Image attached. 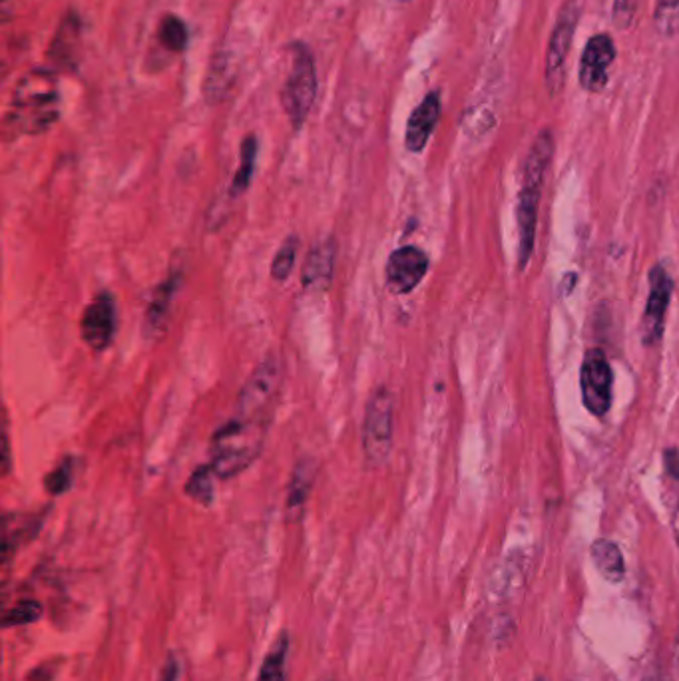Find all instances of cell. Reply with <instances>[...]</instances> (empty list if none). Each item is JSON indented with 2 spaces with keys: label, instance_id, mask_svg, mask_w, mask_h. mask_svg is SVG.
I'll list each match as a JSON object with an SVG mask.
<instances>
[{
  "label": "cell",
  "instance_id": "5b68a950",
  "mask_svg": "<svg viewBox=\"0 0 679 681\" xmlns=\"http://www.w3.org/2000/svg\"><path fill=\"white\" fill-rule=\"evenodd\" d=\"M283 369L277 357L269 355L263 359L237 397V417L249 419V421H261L269 423L271 407L275 403V397L281 387Z\"/></svg>",
  "mask_w": 679,
  "mask_h": 681
},
{
  "label": "cell",
  "instance_id": "cb8c5ba5",
  "mask_svg": "<svg viewBox=\"0 0 679 681\" xmlns=\"http://www.w3.org/2000/svg\"><path fill=\"white\" fill-rule=\"evenodd\" d=\"M297 245H299V241H297L295 235L287 237V239L281 243V247H279V251L275 253V259H273V263H271V277H273L275 281H285V279L289 277V273L293 271L295 257H297Z\"/></svg>",
  "mask_w": 679,
  "mask_h": 681
},
{
  "label": "cell",
  "instance_id": "f546056e",
  "mask_svg": "<svg viewBox=\"0 0 679 681\" xmlns=\"http://www.w3.org/2000/svg\"><path fill=\"white\" fill-rule=\"evenodd\" d=\"M178 674H180V668H178V660L174 656L168 658V662L164 664L162 668V674H160V681H178Z\"/></svg>",
  "mask_w": 679,
  "mask_h": 681
},
{
  "label": "cell",
  "instance_id": "ba28073f",
  "mask_svg": "<svg viewBox=\"0 0 679 681\" xmlns=\"http://www.w3.org/2000/svg\"><path fill=\"white\" fill-rule=\"evenodd\" d=\"M612 367L600 349H592L586 353L582 369H580V389L582 401L586 409L596 415L604 417L612 405Z\"/></svg>",
  "mask_w": 679,
  "mask_h": 681
},
{
  "label": "cell",
  "instance_id": "ffe728a7",
  "mask_svg": "<svg viewBox=\"0 0 679 681\" xmlns=\"http://www.w3.org/2000/svg\"><path fill=\"white\" fill-rule=\"evenodd\" d=\"M289 652V636L281 634L265 656L257 681H285V660Z\"/></svg>",
  "mask_w": 679,
  "mask_h": 681
},
{
  "label": "cell",
  "instance_id": "9c48e42d",
  "mask_svg": "<svg viewBox=\"0 0 679 681\" xmlns=\"http://www.w3.org/2000/svg\"><path fill=\"white\" fill-rule=\"evenodd\" d=\"M118 327V309L112 293H98L80 319V333L92 351H104L112 345Z\"/></svg>",
  "mask_w": 679,
  "mask_h": 681
},
{
  "label": "cell",
  "instance_id": "277c9868",
  "mask_svg": "<svg viewBox=\"0 0 679 681\" xmlns=\"http://www.w3.org/2000/svg\"><path fill=\"white\" fill-rule=\"evenodd\" d=\"M317 96V68H315V58L307 44H293L291 46V66L287 80L281 90V106L295 130H299Z\"/></svg>",
  "mask_w": 679,
  "mask_h": 681
},
{
  "label": "cell",
  "instance_id": "4fadbf2b",
  "mask_svg": "<svg viewBox=\"0 0 679 681\" xmlns=\"http://www.w3.org/2000/svg\"><path fill=\"white\" fill-rule=\"evenodd\" d=\"M337 243L333 237L319 239L305 257L301 271V285L307 291H325L335 275Z\"/></svg>",
  "mask_w": 679,
  "mask_h": 681
},
{
  "label": "cell",
  "instance_id": "5bb4252c",
  "mask_svg": "<svg viewBox=\"0 0 679 681\" xmlns=\"http://www.w3.org/2000/svg\"><path fill=\"white\" fill-rule=\"evenodd\" d=\"M439 118H441V96H439V92H431L413 110V114L407 122L405 146H407L409 152H423L425 150L431 134L435 132Z\"/></svg>",
  "mask_w": 679,
  "mask_h": 681
},
{
  "label": "cell",
  "instance_id": "3957f363",
  "mask_svg": "<svg viewBox=\"0 0 679 681\" xmlns=\"http://www.w3.org/2000/svg\"><path fill=\"white\" fill-rule=\"evenodd\" d=\"M554 154V136L552 132H542L530 148V154L524 164L522 190L518 196V227H520V269L526 267L536 239V222H538V204L542 194V184L546 170L550 166Z\"/></svg>",
  "mask_w": 679,
  "mask_h": 681
},
{
  "label": "cell",
  "instance_id": "7402d4cb",
  "mask_svg": "<svg viewBox=\"0 0 679 681\" xmlns=\"http://www.w3.org/2000/svg\"><path fill=\"white\" fill-rule=\"evenodd\" d=\"M158 36H160V42L170 48V50H184L188 46V40H190V34H188V26L184 24L182 18L174 16V14H166L160 22V28H158Z\"/></svg>",
  "mask_w": 679,
  "mask_h": 681
},
{
  "label": "cell",
  "instance_id": "d4e9b609",
  "mask_svg": "<svg viewBox=\"0 0 679 681\" xmlns=\"http://www.w3.org/2000/svg\"><path fill=\"white\" fill-rule=\"evenodd\" d=\"M654 22L660 34L676 36L679 32V0H658Z\"/></svg>",
  "mask_w": 679,
  "mask_h": 681
},
{
  "label": "cell",
  "instance_id": "8fae6325",
  "mask_svg": "<svg viewBox=\"0 0 679 681\" xmlns=\"http://www.w3.org/2000/svg\"><path fill=\"white\" fill-rule=\"evenodd\" d=\"M429 271V257L423 249L415 245L399 247L391 253L387 261V285L393 293L405 295L411 293L427 275Z\"/></svg>",
  "mask_w": 679,
  "mask_h": 681
},
{
  "label": "cell",
  "instance_id": "44dd1931",
  "mask_svg": "<svg viewBox=\"0 0 679 681\" xmlns=\"http://www.w3.org/2000/svg\"><path fill=\"white\" fill-rule=\"evenodd\" d=\"M233 84V72H231V62L226 54L214 60L212 70L206 80V98L210 102H220L224 100Z\"/></svg>",
  "mask_w": 679,
  "mask_h": 681
},
{
  "label": "cell",
  "instance_id": "2e32d148",
  "mask_svg": "<svg viewBox=\"0 0 679 681\" xmlns=\"http://www.w3.org/2000/svg\"><path fill=\"white\" fill-rule=\"evenodd\" d=\"M178 285H180V273H174L158 287L146 311V335L148 337H160L164 333L170 307H172V299L178 291Z\"/></svg>",
  "mask_w": 679,
  "mask_h": 681
},
{
  "label": "cell",
  "instance_id": "4dcf8cb0",
  "mask_svg": "<svg viewBox=\"0 0 679 681\" xmlns=\"http://www.w3.org/2000/svg\"><path fill=\"white\" fill-rule=\"evenodd\" d=\"M538 681H544V680H538Z\"/></svg>",
  "mask_w": 679,
  "mask_h": 681
},
{
  "label": "cell",
  "instance_id": "9a60e30c",
  "mask_svg": "<svg viewBox=\"0 0 679 681\" xmlns=\"http://www.w3.org/2000/svg\"><path fill=\"white\" fill-rule=\"evenodd\" d=\"M317 476V462L311 456H305L297 462V466L293 468V474L289 478V486H287V514L289 518L297 520L301 518L309 492L313 488Z\"/></svg>",
  "mask_w": 679,
  "mask_h": 681
},
{
  "label": "cell",
  "instance_id": "8992f818",
  "mask_svg": "<svg viewBox=\"0 0 679 681\" xmlns=\"http://www.w3.org/2000/svg\"><path fill=\"white\" fill-rule=\"evenodd\" d=\"M393 445V395L379 387L365 409L363 423V454L369 468L381 466Z\"/></svg>",
  "mask_w": 679,
  "mask_h": 681
},
{
  "label": "cell",
  "instance_id": "e0dca14e",
  "mask_svg": "<svg viewBox=\"0 0 679 681\" xmlns=\"http://www.w3.org/2000/svg\"><path fill=\"white\" fill-rule=\"evenodd\" d=\"M78 46H80V22L74 14H68L60 28L58 34L52 42L50 48V58L58 64V66H74L76 64V56H78Z\"/></svg>",
  "mask_w": 679,
  "mask_h": 681
},
{
  "label": "cell",
  "instance_id": "30bf717a",
  "mask_svg": "<svg viewBox=\"0 0 679 681\" xmlns=\"http://www.w3.org/2000/svg\"><path fill=\"white\" fill-rule=\"evenodd\" d=\"M672 291L674 281L668 271L662 265L654 267L650 275V297L642 319V341L648 347L658 345L664 335V319L672 299Z\"/></svg>",
  "mask_w": 679,
  "mask_h": 681
},
{
  "label": "cell",
  "instance_id": "7a4b0ae2",
  "mask_svg": "<svg viewBox=\"0 0 679 681\" xmlns=\"http://www.w3.org/2000/svg\"><path fill=\"white\" fill-rule=\"evenodd\" d=\"M267 429L269 423L249 421L237 415L227 421L214 435L210 447V466L214 474L222 480H229L247 470L263 449Z\"/></svg>",
  "mask_w": 679,
  "mask_h": 681
},
{
  "label": "cell",
  "instance_id": "1f68e13d",
  "mask_svg": "<svg viewBox=\"0 0 679 681\" xmlns=\"http://www.w3.org/2000/svg\"><path fill=\"white\" fill-rule=\"evenodd\" d=\"M327 681H331V680H327Z\"/></svg>",
  "mask_w": 679,
  "mask_h": 681
},
{
  "label": "cell",
  "instance_id": "603a6c76",
  "mask_svg": "<svg viewBox=\"0 0 679 681\" xmlns=\"http://www.w3.org/2000/svg\"><path fill=\"white\" fill-rule=\"evenodd\" d=\"M214 470L210 464L200 466L188 480L186 484V494L192 496L200 504H210L214 500Z\"/></svg>",
  "mask_w": 679,
  "mask_h": 681
},
{
  "label": "cell",
  "instance_id": "ac0fdd59",
  "mask_svg": "<svg viewBox=\"0 0 679 681\" xmlns=\"http://www.w3.org/2000/svg\"><path fill=\"white\" fill-rule=\"evenodd\" d=\"M592 558L598 572L608 582H622L626 576V564L620 548L610 540H596L592 544Z\"/></svg>",
  "mask_w": 679,
  "mask_h": 681
},
{
  "label": "cell",
  "instance_id": "7c38bea8",
  "mask_svg": "<svg viewBox=\"0 0 679 681\" xmlns=\"http://www.w3.org/2000/svg\"><path fill=\"white\" fill-rule=\"evenodd\" d=\"M616 58V46L608 34L588 40L580 62V86L588 92H600L608 82V70Z\"/></svg>",
  "mask_w": 679,
  "mask_h": 681
},
{
  "label": "cell",
  "instance_id": "f1b7e54d",
  "mask_svg": "<svg viewBox=\"0 0 679 681\" xmlns=\"http://www.w3.org/2000/svg\"><path fill=\"white\" fill-rule=\"evenodd\" d=\"M664 464L668 474L679 480V449H668L664 454Z\"/></svg>",
  "mask_w": 679,
  "mask_h": 681
},
{
  "label": "cell",
  "instance_id": "83f0119b",
  "mask_svg": "<svg viewBox=\"0 0 679 681\" xmlns=\"http://www.w3.org/2000/svg\"><path fill=\"white\" fill-rule=\"evenodd\" d=\"M638 2L640 0H614L612 6V20L620 30H626L632 26L634 18H636V10H638Z\"/></svg>",
  "mask_w": 679,
  "mask_h": 681
},
{
  "label": "cell",
  "instance_id": "4316f807",
  "mask_svg": "<svg viewBox=\"0 0 679 681\" xmlns=\"http://www.w3.org/2000/svg\"><path fill=\"white\" fill-rule=\"evenodd\" d=\"M72 478H74V464H72V458H66L44 478V486L50 494L58 496L70 488Z\"/></svg>",
  "mask_w": 679,
  "mask_h": 681
},
{
  "label": "cell",
  "instance_id": "6da1fadb",
  "mask_svg": "<svg viewBox=\"0 0 679 681\" xmlns=\"http://www.w3.org/2000/svg\"><path fill=\"white\" fill-rule=\"evenodd\" d=\"M60 116V94L52 72L32 70L14 88L6 128L16 136L46 132Z\"/></svg>",
  "mask_w": 679,
  "mask_h": 681
},
{
  "label": "cell",
  "instance_id": "484cf974",
  "mask_svg": "<svg viewBox=\"0 0 679 681\" xmlns=\"http://www.w3.org/2000/svg\"><path fill=\"white\" fill-rule=\"evenodd\" d=\"M40 616H42V606H40L38 602L26 600V602H20V604H16V606H12L10 610L4 612V616H2V626H4V628L26 626V624L36 622Z\"/></svg>",
  "mask_w": 679,
  "mask_h": 681
},
{
  "label": "cell",
  "instance_id": "d6986e66",
  "mask_svg": "<svg viewBox=\"0 0 679 681\" xmlns=\"http://www.w3.org/2000/svg\"><path fill=\"white\" fill-rule=\"evenodd\" d=\"M239 156H241L239 168H237L233 182H231V194L233 196L243 194L251 184V178H253V172H255V162H257V138L255 136H247L241 142Z\"/></svg>",
  "mask_w": 679,
  "mask_h": 681
},
{
  "label": "cell",
  "instance_id": "52a82bcc",
  "mask_svg": "<svg viewBox=\"0 0 679 681\" xmlns=\"http://www.w3.org/2000/svg\"><path fill=\"white\" fill-rule=\"evenodd\" d=\"M580 8L576 0H568L556 20L554 32L550 36L548 44V56H546V90L550 96H556L564 86V70H566V58L574 40V32L578 26Z\"/></svg>",
  "mask_w": 679,
  "mask_h": 681
}]
</instances>
